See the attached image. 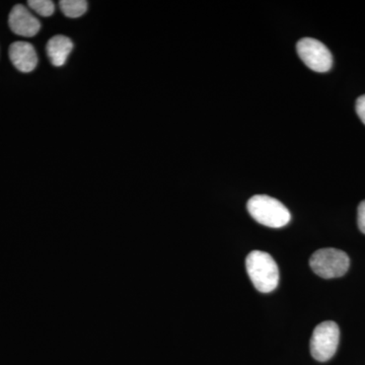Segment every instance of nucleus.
Wrapping results in <instances>:
<instances>
[{
	"instance_id": "9b49d317",
	"label": "nucleus",
	"mask_w": 365,
	"mask_h": 365,
	"mask_svg": "<svg viewBox=\"0 0 365 365\" xmlns=\"http://www.w3.org/2000/svg\"><path fill=\"white\" fill-rule=\"evenodd\" d=\"M357 222H359V230L362 234L365 235V200L359 204L357 209Z\"/></svg>"
},
{
	"instance_id": "9d476101",
	"label": "nucleus",
	"mask_w": 365,
	"mask_h": 365,
	"mask_svg": "<svg viewBox=\"0 0 365 365\" xmlns=\"http://www.w3.org/2000/svg\"><path fill=\"white\" fill-rule=\"evenodd\" d=\"M28 4L35 13L44 18L52 16L55 11V4L51 0H30Z\"/></svg>"
},
{
	"instance_id": "f03ea898",
	"label": "nucleus",
	"mask_w": 365,
	"mask_h": 365,
	"mask_svg": "<svg viewBox=\"0 0 365 365\" xmlns=\"http://www.w3.org/2000/svg\"><path fill=\"white\" fill-rule=\"evenodd\" d=\"M247 208L252 217L265 227H283L292 220L289 210L279 200L270 196L252 197L247 204Z\"/></svg>"
},
{
	"instance_id": "7ed1b4c3",
	"label": "nucleus",
	"mask_w": 365,
	"mask_h": 365,
	"mask_svg": "<svg viewBox=\"0 0 365 365\" xmlns=\"http://www.w3.org/2000/svg\"><path fill=\"white\" fill-rule=\"evenodd\" d=\"M314 273L325 279L345 275L350 266V259L345 252L334 248L319 249L309 259Z\"/></svg>"
},
{
	"instance_id": "39448f33",
	"label": "nucleus",
	"mask_w": 365,
	"mask_h": 365,
	"mask_svg": "<svg viewBox=\"0 0 365 365\" xmlns=\"http://www.w3.org/2000/svg\"><path fill=\"white\" fill-rule=\"evenodd\" d=\"M297 50L300 59L312 71L327 72L332 68V54L319 41L313 38H304L297 42Z\"/></svg>"
},
{
	"instance_id": "f257e3e1",
	"label": "nucleus",
	"mask_w": 365,
	"mask_h": 365,
	"mask_svg": "<svg viewBox=\"0 0 365 365\" xmlns=\"http://www.w3.org/2000/svg\"><path fill=\"white\" fill-rule=\"evenodd\" d=\"M247 272L254 287L263 294L273 292L279 282V270L270 254L253 251L246 259Z\"/></svg>"
},
{
	"instance_id": "20e7f679",
	"label": "nucleus",
	"mask_w": 365,
	"mask_h": 365,
	"mask_svg": "<svg viewBox=\"0 0 365 365\" xmlns=\"http://www.w3.org/2000/svg\"><path fill=\"white\" fill-rule=\"evenodd\" d=\"M340 330L333 321H326L314 328L311 353L314 359L325 362L332 359L339 345Z\"/></svg>"
},
{
	"instance_id": "6e6552de",
	"label": "nucleus",
	"mask_w": 365,
	"mask_h": 365,
	"mask_svg": "<svg viewBox=\"0 0 365 365\" xmlns=\"http://www.w3.org/2000/svg\"><path fill=\"white\" fill-rule=\"evenodd\" d=\"M73 49V43L66 36H54L48 41L46 51L53 66L61 67L66 64L67 58Z\"/></svg>"
},
{
	"instance_id": "423d86ee",
	"label": "nucleus",
	"mask_w": 365,
	"mask_h": 365,
	"mask_svg": "<svg viewBox=\"0 0 365 365\" xmlns=\"http://www.w3.org/2000/svg\"><path fill=\"white\" fill-rule=\"evenodd\" d=\"M11 31L21 37L31 38L40 32V21L25 6L16 4L9 14Z\"/></svg>"
},
{
	"instance_id": "0eeeda50",
	"label": "nucleus",
	"mask_w": 365,
	"mask_h": 365,
	"mask_svg": "<svg viewBox=\"0 0 365 365\" xmlns=\"http://www.w3.org/2000/svg\"><path fill=\"white\" fill-rule=\"evenodd\" d=\"M9 58L16 69L21 72L33 71L38 66L35 48L28 42H14L9 47Z\"/></svg>"
},
{
	"instance_id": "1a4fd4ad",
	"label": "nucleus",
	"mask_w": 365,
	"mask_h": 365,
	"mask_svg": "<svg viewBox=\"0 0 365 365\" xmlns=\"http://www.w3.org/2000/svg\"><path fill=\"white\" fill-rule=\"evenodd\" d=\"M59 6L67 18L78 19L86 13L88 4L86 0H61Z\"/></svg>"
},
{
	"instance_id": "f8f14e48",
	"label": "nucleus",
	"mask_w": 365,
	"mask_h": 365,
	"mask_svg": "<svg viewBox=\"0 0 365 365\" xmlns=\"http://www.w3.org/2000/svg\"><path fill=\"white\" fill-rule=\"evenodd\" d=\"M356 113L361 120L362 123L365 125V95L357 98L356 101Z\"/></svg>"
}]
</instances>
